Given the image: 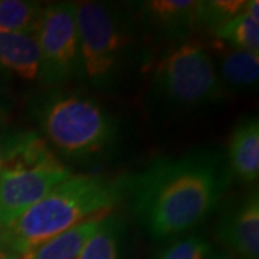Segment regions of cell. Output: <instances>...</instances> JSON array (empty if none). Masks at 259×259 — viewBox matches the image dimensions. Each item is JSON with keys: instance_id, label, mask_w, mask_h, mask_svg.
I'll return each instance as SVG.
<instances>
[{"instance_id": "1", "label": "cell", "mask_w": 259, "mask_h": 259, "mask_svg": "<svg viewBox=\"0 0 259 259\" xmlns=\"http://www.w3.org/2000/svg\"><path fill=\"white\" fill-rule=\"evenodd\" d=\"M232 173L218 150L157 160L134 176L130 196L137 221L154 239L175 238L202 223L229 189Z\"/></svg>"}, {"instance_id": "2", "label": "cell", "mask_w": 259, "mask_h": 259, "mask_svg": "<svg viewBox=\"0 0 259 259\" xmlns=\"http://www.w3.org/2000/svg\"><path fill=\"white\" fill-rule=\"evenodd\" d=\"M134 175H71L15 222L0 229V239L22 259L42 243L83 221L111 213L128 197Z\"/></svg>"}, {"instance_id": "3", "label": "cell", "mask_w": 259, "mask_h": 259, "mask_svg": "<svg viewBox=\"0 0 259 259\" xmlns=\"http://www.w3.org/2000/svg\"><path fill=\"white\" fill-rule=\"evenodd\" d=\"M45 137L66 158L82 160L104 151L115 124L98 102L78 94H54L37 111Z\"/></svg>"}, {"instance_id": "4", "label": "cell", "mask_w": 259, "mask_h": 259, "mask_svg": "<svg viewBox=\"0 0 259 259\" xmlns=\"http://www.w3.org/2000/svg\"><path fill=\"white\" fill-rule=\"evenodd\" d=\"M71 175L45 140L26 131L16 154L0 173V229L15 222Z\"/></svg>"}, {"instance_id": "5", "label": "cell", "mask_w": 259, "mask_h": 259, "mask_svg": "<svg viewBox=\"0 0 259 259\" xmlns=\"http://www.w3.org/2000/svg\"><path fill=\"white\" fill-rule=\"evenodd\" d=\"M153 93L173 110H189L218 101L225 94L207 45L185 42L163 56L153 72Z\"/></svg>"}, {"instance_id": "6", "label": "cell", "mask_w": 259, "mask_h": 259, "mask_svg": "<svg viewBox=\"0 0 259 259\" xmlns=\"http://www.w3.org/2000/svg\"><path fill=\"white\" fill-rule=\"evenodd\" d=\"M75 15L83 74L95 85H105L117 72L131 40L127 18L98 2L75 3Z\"/></svg>"}, {"instance_id": "7", "label": "cell", "mask_w": 259, "mask_h": 259, "mask_svg": "<svg viewBox=\"0 0 259 259\" xmlns=\"http://www.w3.org/2000/svg\"><path fill=\"white\" fill-rule=\"evenodd\" d=\"M39 55L37 79L58 87L81 66L75 3H52L42 8L33 32Z\"/></svg>"}, {"instance_id": "8", "label": "cell", "mask_w": 259, "mask_h": 259, "mask_svg": "<svg viewBox=\"0 0 259 259\" xmlns=\"http://www.w3.org/2000/svg\"><path fill=\"white\" fill-rule=\"evenodd\" d=\"M218 238L242 259H259V194L255 189L225 213Z\"/></svg>"}, {"instance_id": "9", "label": "cell", "mask_w": 259, "mask_h": 259, "mask_svg": "<svg viewBox=\"0 0 259 259\" xmlns=\"http://www.w3.org/2000/svg\"><path fill=\"white\" fill-rule=\"evenodd\" d=\"M197 6L193 0H150L141 3V18L160 35L182 39L196 29Z\"/></svg>"}, {"instance_id": "10", "label": "cell", "mask_w": 259, "mask_h": 259, "mask_svg": "<svg viewBox=\"0 0 259 259\" xmlns=\"http://www.w3.org/2000/svg\"><path fill=\"white\" fill-rule=\"evenodd\" d=\"M207 49L223 87L243 91L258 83L259 52L233 49L214 39Z\"/></svg>"}, {"instance_id": "11", "label": "cell", "mask_w": 259, "mask_h": 259, "mask_svg": "<svg viewBox=\"0 0 259 259\" xmlns=\"http://www.w3.org/2000/svg\"><path fill=\"white\" fill-rule=\"evenodd\" d=\"M228 164L232 176L243 183H255L259 177V122L246 117L232 131L228 147Z\"/></svg>"}, {"instance_id": "12", "label": "cell", "mask_w": 259, "mask_h": 259, "mask_svg": "<svg viewBox=\"0 0 259 259\" xmlns=\"http://www.w3.org/2000/svg\"><path fill=\"white\" fill-rule=\"evenodd\" d=\"M0 68L26 81L37 79L39 55L33 35L0 32Z\"/></svg>"}, {"instance_id": "13", "label": "cell", "mask_w": 259, "mask_h": 259, "mask_svg": "<svg viewBox=\"0 0 259 259\" xmlns=\"http://www.w3.org/2000/svg\"><path fill=\"white\" fill-rule=\"evenodd\" d=\"M108 213L93 216L42 243L25 259H76L87 241Z\"/></svg>"}, {"instance_id": "14", "label": "cell", "mask_w": 259, "mask_h": 259, "mask_svg": "<svg viewBox=\"0 0 259 259\" xmlns=\"http://www.w3.org/2000/svg\"><path fill=\"white\" fill-rule=\"evenodd\" d=\"M122 219L108 213L83 245L76 259H122Z\"/></svg>"}, {"instance_id": "15", "label": "cell", "mask_w": 259, "mask_h": 259, "mask_svg": "<svg viewBox=\"0 0 259 259\" xmlns=\"http://www.w3.org/2000/svg\"><path fill=\"white\" fill-rule=\"evenodd\" d=\"M214 40L233 49L259 52V22L243 12L210 30Z\"/></svg>"}, {"instance_id": "16", "label": "cell", "mask_w": 259, "mask_h": 259, "mask_svg": "<svg viewBox=\"0 0 259 259\" xmlns=\"http://www.w3.org/2000/svg\"><path fill=\"white\" fill-rule=\"evenodd\" d=\"M42 5L26 0H0V32L33 35Z\"/></svg>"}, {"instance_id": "17", "label": "cell", "mask_w": 259, "mask_h": 259, "mask_svg": "<svg viewBox=\"0 0 259 259\" xmlns=\"http://www.w3.org/2000/svg\"><path fill=\"white\" fill-rule=\"evenodd\" d=\"M245 0H209L199 2L196 13V28L213 30L233 16L243 12Z\"/></svg>"}, {"instance_id": "18", "label": "cell", "mask_w": 259, "mask_h": 259, "mask_svg": "<svg viewBox=\"0 0 259 259\" xmlns=\"http://www.w3.org/2000/svg\"><path fill=\"white\" fill-rule=\"evenodd\" d=\"M212 255V245L203 236L190 235L167 245L156 259H206Z\"/></svg>"}, {"instance_id": "19", "label": "cell", "mask_w": 259, "mask_h": 259, "mask_svg": "<svg viewBox=\"0 0 259 259\" xmlns=\"http://www.w3.org/2000/svg\"><path fill=\"white\" fill-rule=\"evenodd\" d=\"M26 131H9L0 134V173L20 147Z\"/></svg>"}, {"instance_id": "20", "label": "cell", "mask_w": 259, "mask_h": 259, "mask_svg": "<svg viewBox=\"0 0 259 259\" xmlns=\"http://www.w3.org/2000/svg\"><path fill=\"white\" fill-rule=\"evenodd\" d=\"M243 13L246 16H249L253 20H258L259 22V2L258 0H248L245 2V6H243Z\"/></svg>"}, {"instance_id": "21", "label": "cell", "mask_w": 259, "mask_h": 259, "mask_svg": "<svg viewBox=\"0 0 259 259\" xmlns=\"http://www.w3.org/2000/svg\"><path fill=\"white\" fill-rule=\"evenodd\" d=\"M0 259H22L16 252L10 249L5 242L0 239Z\"/></svg>"}, {"instance_id": "22", "label": "cell", "mask_w": 259, "mask_h": 259, "mask_svg": "<svg viewBox=\"0 0 259 259\" xmlns=\"http://www.w3.org/2000/svg\"><path fill=\"white\" fill-rule=\"evenodd\" d=\"M206 259H226L223 255H219V253H216V255H210L209 258H206Z\"/></svg>"}, {"instance_id": "23", "label": "cell", "mask_w": 259, "mask_h": 259, "mask_svg": "<svg viewBox=\"0 0 259 259\" xmlns=\"http://www.w3.org/2000/svg\"><path fill=\"white\" fill-rule=\"evenodd\" d=\"M2 114H3V112H2V110H0V120H2Z\"/></svg>"}]
</instances>
